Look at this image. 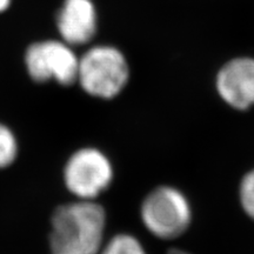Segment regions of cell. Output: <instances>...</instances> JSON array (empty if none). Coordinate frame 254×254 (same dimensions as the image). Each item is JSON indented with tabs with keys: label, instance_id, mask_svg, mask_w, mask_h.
Listing matches in <instances>:
<instances>
[{
	"label": "cell",
	"instance_id": "1",
	"mask_svg": "<svg viewBox=\"0 0 254 254\" xmlns=\"http://www.w3.org/2000/svg\"><path fill=\"white\" fill-rule=\"evenodd\" d=\"M106 209L97 200L59 206L52 215V254H99L106 238Z\"/></svg>",
	"mask_w": 254,
	"mask_h": 254
},
{
	"label": "cell",
	"instance_id": "2",
	"mask_svg": "<svg viewBox=\"0 0 254 254\" xmlns=\"http://www.w3.org/2000/svg\"><path fill=\"white\" fill-rule=\"evenodd\" d=\"M194 212L190 199L180 187L159 184L152 187L139 205V220L150 236L176 241L192 227Z\"/></svg>",
	"mask_w": 254,
	"mask_h": 254
},
{
	"label": "cell",
	"instance_id": "3",
	"mask_svg": "<svg viewBox=\"0 0 254 254\" xmlns=\"http://www.w3.org/2000/svg\"><path fill=\"white\" fill-rule=\"evenodd\" d=\"M129 77L126 57L113 46H94L79 58L77 81L91 97L114 99L125 90Z\"/></svg>",
	"mask_w": 254,
	"mask_h": 254
},
{
	"label": "cell",
	"instance_id": "4",
	"mask_svg": "<svg viewBox=\"0 0 254 254\" xmlns=\"http://www.w3.org/2000/svg\"><path fill=\"white\" fill-rule=\"evenodd\" d=\"M114 178L111 158L93 146L75 151L64 168L66 189L79 200H97L112 186Z\"/></svg>",
	"mask_w": 254,
	"mask_h": 254
},
{
	"label": "cell",
	"instance_id": "5",
	"mask_svg": "<svg viewBox=\"0 0 254 254\" xmlns=\"http://www.w3.org/2000/svg\"><path fill=\"white\" fill-rule=\"evenodd\" d=\"M27 71L37 82L55 79L64 86L77 81L79 58L66 43L56 40L41 41L28 47Z\"/></svg>",
	"mask_w": 254,
	"mask_h": 254
},
{
	"label": "cell",
	"instance_id": "6",
	"mask_svg": "<svg viewBox=\"0 0 254 254\" xmlns=\"http://www.w3.org/2000/svg\"><path fill=\"white\" fill-rule=\"evenodd\" d=\"M215 91L222 103L238 112L254 107V58L228 60L215 75Z\"/></svg>",
	"mask_w": 254,
	"mask_h": 254
},
{
	"label": "cell",
	"instance_id": "7",
	"mask_svg": "<svg viewBox=\"0 0 254 254\" xmlns=\"http://www.w3.org/2000/svg\"><path fill=\"white\" fill-rule=\"evenodd\" d=\"M58 28L65 43L82 45L94 37L97 11L91 0H65L58 14Z\"/></svg>",
	"mask_w": 254,
	"mask_h": 254
},
{
	"label": "cell",
	"instance_id": "8",
	"mask_svg": "<svg viewBox=\"0 0 254 254\" xmlns=\"http://www.w3.org/2000/svg\"><path fill=\"white\" fill-rule=\"evenodd\" d=\"M99 254H148V252L135 234L123 231L107 238Z\"/></svg>",
	"mask_w": 254,
	"mask_h": 254
},
{
	"label": "cell",
	"instance_id": "9",
	"mask_svg": "<svg viewBox=\"0 0 254 254\" xmlns=\"http://www.w3.org/2000/svg\"><path fill=\"white\" fill-rule=\"evenodd\" d=\"M237 195L241 212L254 222V166L240 178Z\"/></svg>",
	"mask_w": 254,
	"mask_h": 254
},
{
	"label": "cell",
	"instance_id": "10",
	"mask_svg": "<svg viewBox=\"0 0 254 254\" xmlns=\"http://www.w3.org/2000/svg\"><path fill=\"white\" fill-rule=\"evenodd\" d=\"M17 153L18 145L14 134L7 126L0 124V168L13 163Z\"/></svg>",
	"mask_w": 254,
	"mask_h": 254
},
{
	"label": "cell",
	"instance_id": "11",
	"mask_svg": "<svg viewBox=\"0 0 254 254\" xmlns=\"http://www.w3.org/2000/svg\"><path fill=\"white\" fill-rule=\"evenodd\" d=\"M166 254H194V253L190 252V251H187L185 249H182V247L173 246V247H170V249L166 251Z\"/></svg>",
	"mask_w": 254,
	"mask_h": 254
},
{
	"label": "cell",
	"instance_id": "12",
	"mask_svg": "<svg viewBox=\"0 0 254 254\" xmlns=\"http://www.w3.org/2000/svg\"><path fill=\"white\" fill-rule=\"evenodd\" d=\"M11 4V0H0V12L5 11Z\"/></svg>",
	"mask_w": 254,
	"mask_h": 254
}]
</instances>
